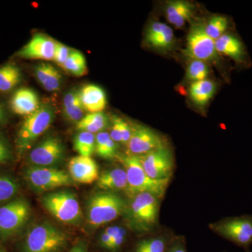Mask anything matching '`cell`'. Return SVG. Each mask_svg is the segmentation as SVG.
<instances>
[{
    "mask_svg": "<svg viewBox=\"0 0 252 252\" xmlns=\"http://www.w3.org/2000/svg\"><path fill=\"white\" fill-rule=\"evenodd\" d=\"M127 175V188L126 191L135 196L139 193H151L162 198L168 187L170 180H152L144 172L138 156H124L121 158Z\"/></svg>",
    "mask_w": 252,
    "mask_h": 252,
    "instance_id": "obj_1",
    "label": "cell"
},
{
    "mask_svg": "<svg viewBox=\"0 0 252 252\" xmlns=\"http://www.w3.org/2000/svg\"><path fill=\"white\" fill-rule=\"evenodd\" d=\"M67 243V235L49 223L34 225L23 244V252H59Z\"/></svg>",
    "mask_w": 252,
    "mask_h": 252,
    "instance_id": "obj_2",
    "label": "cell"
},
{
    "mask_svg": "<svg viewBox=\"0 0 252 252\" xmlns=\"http://www.w3.org/2000/svg\"><path fill=\"white\" fill-rule=\"evenodd\" d=\"M54 119V109L49 104L40 105L37 110L27 116L18 132V153L22 154L31 148L38 137L48 130Z\"/></svg>",
    "mask_w": 252,
    "mask_h": 252,
    "instance_id": "obj_3",
    "label": "cell"
},
{
    "mask_svg": "<svg viewBox=\"0 0 252 252\" xmlns=\"http://www.w3.org/2000/svg\"><path fill=\"white\" fill-rule=\"evenodd\" d=\"M125 210V202L117 194L113 192L96 193L88 204V220L92 226L98 227L115 220Z\"/></svg>",
    "mask_w": 252,
    "mask_h": 252,
    "instance_id": "obj_4",
    "label": "cell"
},
{
    "mask_svg": "<svg viewBox=\"0 0 252 252\" xmlns=\"http://www.w3.org/2000/svg\"><path fill=\"white\" fill-rule=\"evenodd\" d=\"M162 198L151 193H142L132 197L129 219L137 230L149 232L157 224Z\"/></svg>",
    "mask_w": 252,
    "mask_h": 252,
    "instance_id": "obj_5",
    "label": "cell"
},
{
    "mask_svg": "<svg viewBox=\"0 0 252 252\" xmlns=\"http://www.w3.org/2000/svg\"><path fill=\"white\" fill-rule=\"evenodd\" d=\"M41 201L51 215L63 223L74 224L81 220L82 215L79 200L71 192L64 190L46 194Z\"/></svg>",
    "mask_w": 252,
    "mask_h": 252,
    "instance_id": "obj_6",
    "label": "cell"
},
{
    "mask_svg": "<svg viewBox=\"0 0 252 252\" xmlns=\"http://www.w3.org/2000/svg\"><path fill=\"white\" fill-rule=\"evenodd\" d=\"M184 54L191 61L197 60L205 63L218 61L215 41L207 35L204 23H194L190 27Z\"/></svg>",
    "mask_w": 252,
    "mask_h": 252,
    "instance_id": "obj_7",
    "label": "cell"
},
{
    "mask_svg": "<svg viewBox=\"0 0 252 252\" xmlns=\"http://www.w3.org/2000/svg\"><path fill=\"white\" fill-rule=\"evenodd\" d=\"M31 206L26 199L16 198L0 206V238L14 236L27 223Z\"/></svg>",
    "mask_w": 252,
    "mask_h": 252,
    "instance_id": "obj_8",
    "label": "cell"
},
{
    "mask_svg": "<svg viewBox=\"0 0 252 252\" xmlns=\"http://www.w3.org/2000/svg\"><path fill=\"white\" fill-rule=\"evenodd\" d=\"M28 185L38 192H46L74 185L69 174L54 167L31 166L24 172Z\"/></svg>",
    "mask_w": 252,
    "mask_h": 252,
    "instance_id": "obj_9",
    "label": "cell"
},
{
    "mask_svg": "<svg viewBox=\"0 0 252 252\" xmlns=\"http://www.w3.org/2000/svg\"><path fill=\"white\" fill-rule=\"evenodd\" d=\"M214 232L238 246L247 248L252 243V217L226 219L212 223Z\"/></svg>",
    "mask_w": 252,
    "mask_h": 252,
    "instance_id": "obj_10",
    "label": "cell"
},
{
    "mask_svg": "<svg viewBox=\"0 0 252 252\" xmlns=\"http://www.w3.org/2000/svg\"><path fill=\"white\" fill-rule=\"evenodd\" d=\"M144 172L152 180H170L174 169V158L167 146L140 156Z\"/></svg>",
    "mask_w": 252,
    "mask_h": 252,
    "instance_id": "obj_11",
    "label": "cell"
},
{
    "mask_svg": "<svg viewBox=\"0 0 252 252\" xmlns=\"http://www.w3.org/2000/svg\"><path fill=\"white\" fill-rule=\"evenodd\" d=\"M64 147L56 137H49L36 146L29 154L32 166L51 167L63 161Z\"/></svg>",
    "mask_w": 252,
    "mask_h": 252,
    "instance_id": "obj_12",
    "label": "cell"
},
{
    "mask_svg": "<svg viewBox=\"0 0 252 252\" xmlns=\"http://www.w3.org/2000/svg\"><path fill=\"white\" fill-rule=\"evenodd\" d=\"M131 126L132 135L127 146L132 155L140 157L167 146L161 136L150 127L140 124Z\"/></svg>",
    "mask_w": 252,
    "mask_h": 252,
    "instance_id": "obj_13",
    "label": "cell"
},
{
    "mask_svg": "<svg viewBox=\"0 0 252 252\" xmlns=\"http://www.w3.org/2000/svg\"><path fill=\"white\" fill-rule=\"evenodd\" d=\"M56 42L45 34H36L18 51L17 56L26 59L54 61Z\"/></svg>",
    "mask_w": 252,
    "mask_h": 252,
    "instance_id": "obj_14",
    "label": "cell"
},
{
    "mask_svg": "<svg viewBox=\"0 0 252 252\" xmlns=\"http://www.w3.org/2000/svg\"><path fill=\"white\" fill-rule=\"evenodd\" d=\"M68 170L71 178L78 183L90 185L97 180L99 176L97 164L91 157L72 158L68 164Z\"/></svg>",
    "mask_w": 252,
    "mask_h": 252,
    "instance_id": "obj_15",
    "label": "cell"
},
{
    "mask_svg": "<svg viewBox=\"0 0 252 252\" xmlns=\"http://www.w3.org/2000/svg\"><path fill=\"white\" fill-rule=\"evenodd\" d=\"M147 45L159 51H168L175 44V34L170 26L160 22L149 25L145 34Z\"/></svg>",
    "mask_w": 252,
    "mask_h": 252,
    "instance_id": "obj_16",
    "label": "cell"
},
{
    "mask_svg": "<svg viewBox=\"0 0 252 252\" xmlns=\"http://www.w3.org/2000/svg\"><path fill=\"white\" fill-rule=\"evenodd\" d=\"M13 112L18 115L27 116L32 114L40 107L36 93L27 88L18 89L11 100Z\"/></svg>",
    "mask_w": 252,
    "mask_h": 252,
    "instance_id": "obj_17",
    "label": "cell"
},
{
    "mask_svg": "<svg viewBox=\"0 0 252 252\" xmlns=\"http://www.w3.org/2000/svg\"><path fill=\"white\" fill-rule=\"evenodd\" d=\"M81 104L89 113L102 112L107 105L105 92L98 86L89 84L79 91Z\"/></svg>",
    "mask_w": 252,
    "mask_h": 252,
    "instance_id": "obj_18",
    "label": "cell"
},
{
    "mask_svg": "<svg viewBox=\"0 0 252 252\" xmlns=\"http://www.w3.org/2000/svg\"><path fill=\"white\" fill-rule=\"evenodd\" d=\"M195 6L192 3L182 0L167 3L165 15L167 21L177 28H182L193 17Z\"/></svg>",
    "mask_w": 252,
    "mask_h": 252,
    "instance_id": "obj_19",
    "label": "cell"
},
{
    "mask_svg": "<svg viewBox=\"0 0 252 252\" xmlns=\"http://www.w3.org/2000/svg\"><path fill=\"white\" fill-rule=\"evenodd\" d=\"M215 45L218 54L225 55L240 64L246 61L245 47L236 36L224 34L215 41Z\"/></svg>",
    "mask_w": 252,
    "mask_h": 252,
    "instance_id": "obj_20",
    "label": "cell"
},
{
    "mask_svg": "<svg viewBox=\"0 0 252 252\" xmlns=\"http://www.w3.org/2000/svg\"><path fill=\"white\" fill-rule=\"evenodd\" d=\"M97 185L106 192L127 190V175L125 169L114 168L104 171L99 176Z\"/></svg>",
    "mask_w": 252,
    "mask_h": 252,
    "instance_id": "obj_21",
    "label": "cell"
},
{
    "mask_svg": "<svg viewBox=\"0 0 252 252\" xmlns=\"http://www.w3.org/2000/svg\"><path fill=\"white\" fill-rule=\"evenodd\" d=\"M34 73L36 79L46 91L54 92L59 90L62 84V74L52 64L41 63L36 66Z\"/></svg>",
    "mask_w": 252,
    "mask_h": 252,
    "instance_id": "obj_22",
    "label": "cell"
},
{
    "mask_svg": "<svg viewBox=\"0 0 252 252\" xmlns=\"http://www.w3.org/2000/svg\"><path fill=\"white\" fill-rule=\"evenodd\" d=\"M216 90V84L213 81L205 79L191 83L189 89V96L195 105L204 107L210 102Z\"/></svg>",
    "mask_w": 252,
    "mask_h": 252,
    "instance_id": "obj_23",
    "label": "cell"
},
{
    "mask_svg": "<svg viewBox=\"0 0 252 252\" xmlns=\"http://www.w3.org/2000/svg\"><path fill=\"white\" fill-rule=\"evenodd\" d=\"M63 109L68 120L74 123L81 121L84 117V109L81 104L79 91L72 89L66 94L63 99Z\"/></svg>",
    "mask_w": 252,
    "mask_h": 252,
    "instance_id": "obj_24",
    "label": "cell"
},
{
    "mask_svg": "<svg viewBox=\"0 0 252 252\" xmlns=\"http://www.w3.org/2000/svg\"><path fill=\"white\" fill-rule=\"evenodd\" d=\"M108 124V117L104 113H89L77 123V129L94 135L102 132Z\"/></svg>",
    "mask_w": 252,
    "mask_h": 252,
    "instance_id": "obj_25",
    "label": "cell"
},
{
    "mask_svg": "<svg viewBox=\"0 0 252 252\" xmlns=\"http://www.w3.org/2000/svg\"><path fill=\"white\" fill-rule=\"evenodd\" d=\"M22 74L15 64L8 63L0 67V92H7L21 81Z\"/></svg>",
    "mask_w": 252,
    "mask_h": 252,
    "instance_id": "obj_26",
    "label": "cell"
},
{
    "mask_svg": "<svg viewBox=\"0 0 252 252\" xmlns=\"http://www.w3.org/2000/svg\"><path fill=\"white\" fill-rule=\"evenodd\" d=\"M95 153L104 159L117 157V143L111 138L109 132L102 131L95 135Z\"/></svg>",
    "mask_w": 252,
    "mask_h": 252,
    "instance_id": "obj_27",
    "label": "cell"
},
{
    "mask_svg": "<svg viewBox=\"0 0 252 252\" xmlns=\"http://www.w3.org/2000/svg\"><path fill=\"white\" fill-rule=\"evenodd\" d=\"M63 69L76 77H82L87 73V64L84 54L77 50L71 49Z\"/></svg>",
    "mask_w": 252,
    "mask_h": 252,
    "instance_id": "obj_28",
    "label": "cell"
},
{
    "mask_svg": "<svg viewBox=\"0 0 252 252\" xmlns=\"http://www.w3.org/2000/svg\"><path fill=\"white\" fill-rule=\"evenodd\" d=\"M172 240L164 236L144 239L136 244L133 252H166Z\"/></svg>",
    "mask_w": 252,
    "mask_h": 252,
    "instance_id": "obj_29",
    "label": "cell"
},
{
    "mask_svg": "<svg viewBox=\"0 0 252 252\" xmlns=\"http://www.w3.org/2000/svg\"><path fill=\"white\" fill-rule=\"evenodd\" d=\"M74 148L81 157H91L95 150V135L81 131L74 137Z\"/></svg>",
    "mask_w": 252,
    "mask_h": 252,
    "instance_id": "obj_30",
    "label": "cell"
},
{
    "mask_svg": "<svg viewBox=\"0 0 252 252\" xmlns=\"http://www.w3.org/2000/svg\"><path fill=\"white\" fill-rule=\"evenodd\" d=\"M18 190L19 185L14 178L0 174V205L14 200Z\"/></svg>",
    "mask_w": 252,
    "mask_h": 252,
    "instance_id": "obj_31",
    "label": "cell"
},
{
    "mask_svg": "<svg viewBox=\"0 0 252 252\" xmlns=\"http://www.w3.org/2000/svg\"><path fill=\"white\" fill-rule=\"evenodd\" d=\"M210 74V68L204 61L193 60L187 66L186 79L191 83L207 79Z\"/></svg>",
    "mask_w": 252,
    "mask_h": 252,
    "instance_id": "obj_32",
    "label": "cell"
},
{
    "mask_svg": "<svg viewBox=\"0 0 252 252\" xmlns=\"http://www.w3.org/2000/svg\"><path fill=\"white\" fill-rule=\"evenodd\" d=\"M229 26L228 18L223 16H215L210 18L205 25V32L207 35L216 41L219 38L225 34Z\"/></svg>",
    "mask_w": 252,
    "mask_h": 252,
    "instance_id": "obj_33",
    "label": "cell"
},
{
    "mask_svg": "<svg viewBox=\"0 0 252 252\" xmlns=\"http://www.w3.org/2000/svg\"><path fill=\"white\" fill-rule=\"evenodd\" d=\"M126 234H127V233H126L125 228L120 226L118 227L115 234L114 235L112 240H111L110 245H109L107 251L110 252H117L119 251L125 243Z\"/></svg>",
    "mask_w": 252,
    "mask_h": 252,
    "instance_id": "obj_34",
    "label": "cell"
},
{
    "mask_svg": "<svg viewBox=\"0 0 252 252\" xmlns=\"http://www.w3.org/2000/svg\"><path fill=\"white\" fill-rule=\"evenodd\" d=\"M71 49L61 42H56V50H55L54 59L55 62L59 65L63 67L64 63L67 61L68 56L70 54Z\"/></svg>",
    "mask_w": 252,
    "mask_h": 252,
    "instance_id": "obj_35",
    "label": "cell"
},
{
    "mask_svg": "<svg viewBox=\"0 0 252 252\" xmlns=\"http://www.w3.org/2000/svg\"><path fill=\"white\" fill-rule=\"evenodd\" d=\"M124 119L122 118L114 116L112 119V128L109 135L116 143H122V125Z\"/></svg>",
    "mask_w": 252,
    "mask_h": 252,
    "instance_id": "obj_36",
    "label": "cell"
},
{
    "mask_svg": "<svg viewBox=\"0 0 252 252\" xmlns=\"http://www.w3.org/2000/svg\"><path fill=\"white\" fill-rule=\"evenodd\" d=\"M11 147L6 139L0 135V164L6 163L12 159Z\"/></svg>",
    "mask_w": 252,
    "mask_h": 252,
    "instance_id": "obj_37",
    "label": "cell"
},
{
    "mask_svg": "<svg viewBox=\"0 0 252 252\" xmlns=\"http://www.w3.org/2000/svg\"><path fill=\"white\" fill-rule=\"evenodd\" d=\"M118 227L119 226H117V225L109 227L107 229L104 230L102 235H101L100 239H99V244H100V246L104 250H108L111 240H112L114 235L115 234Z\"/></svg>",
    "mask_w": 252,
    "mask_h": 252,
    "instance_id": "obj_38",
    "label": "cell"
},
{
    "mask_svg": "<svg viewBox=\"0 0 252 252\" xmlns=\"http://www.w3.org/2000/svg\"><path fill=\"white\" fill-rule=\"evenodd\" d=\"M166 252H187L185 240L180 238L174 239Z\"/></svg>",
    "mask_w": 252,
    "mask_h": 252,
    "instance_id": "obj_39",
    "label": "cell"
},
{
    "mask_svg": "<svg viewBox=\"0 0 252 252\" xmlns=\"http://www.w3.org/2000/svg\"><path fill=\"white\" fill-rule=\"evenodd\" d=\"M69 252H88L87 245L84 242L76 244Z\"/></svg>",
    "mask_w": 252,
    "mask_h": 252,
    "instance_id": "obj_40",
    "label": "cell"
},
{
    "mask_svg": "<svg viewBox=\"0 0 252 252\" xmlns=\"http://www.w3.org/2000/svg\"><path fill=\"white\" fill-rule=\"evenodd\" d=\"M5 119H6V116H5L4 109L0 104V125L5 122Z\"/></svg>",
    "mask_w": 252,
    "mask_h": 252,
    "instance_id": "obj_41",
    "label": "cell"
},
{
    "mask_svg": "<svg viewBox=\"0 0 252 252\" xmlns=\"http://www.w3.org/2000/svg\"><path fill=\"white\" fill-rule=\"evenodd\" d=\"M0 252H6V251L1 247H0Z\"/></svg>",
    "mask_w": 252,
    "mask_h": 252,
    "instance_id": "obj_42",
    "label": "cell"
},
{
    "mask_svg": "<svg viewBox=\"0 0 252 252\" xmlns=\"http://www.w3.org/2000/svg\"></svg>",
    "mask_w": 252,
    "mask_h": 252,
    "instance_id": "obj_43",
    "label": "cell"
}]
</instances>
